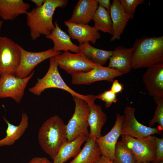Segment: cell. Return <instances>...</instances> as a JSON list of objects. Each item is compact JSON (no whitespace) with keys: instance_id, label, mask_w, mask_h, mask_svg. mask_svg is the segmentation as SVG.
<instances>
[{"instance_id":"1","label":"cell","mask_w":163,"mask_h":163,"mask_svg":"<svg viewBox=\"0 0 163 163\" xmlns=\"http://www.w3.org/2000/svg\"><path fill=\"white\" fill-rule=\"evenodd\" d=\"M68 2L67 0H45L40 7L28 11L27 24L32 40H36L42 35L46 36L50 34L55 27L53 21L56 9L65 7Z\"/></svg>"},{"instance_id":"2","label":"cell","mask_w":163,"mask_h":163,"mask_svg":"<svg viewBox=\"0 0 163 163\" xmlns=\"http://www.w3.org/2000/svg\"><path fill=\"white\" fill-rule=\"evenodd\" d=\"M132 68H147L163 62V36L143 37L133 44Z\"/></svg>"},{"instance_id":"3","label":"cell","mask_w":163,"mask_h":163,"mask_svg":"<svg viewBox=\"0 0 163 163\" xmlns=\"http://www.w3.org/2000/svg\"><path fill=\"white\" fill-rule=\"evenodd\" d=\"M38 139L42 150L53 161L61 146L67 141L66 125L57 115L49 118L40 127Z\"/></svg>"},{"instance_id":"4","label":"cell","mask_w":163,"mask_h":163,"mask_svg":"<svg viewBox=\"0 0 163 163\" xmlns=\"http://www.w3.org/2000/svg\"><path fill=\"white\" fill-rule=\"evenodd\" d=\"M58 66L54 57L50 59L49 66L45 75L37 79L35 85L29 89V91L37 96H40L46 89L50 88L60 89L69 93L73 97L76 96L84 100L88 104L94 103L96 95H83L78 93L69 87L63 79L58 69Z\"/></svg>"},{"instance_id":"5","label":"cell","mask_w":163,"mask_h":163,"mask_svg":"<svg viewBox=\"0 0 163 163\" xmlns=\"http://www.w3.org/2000/svg\"><path fill=\"white\" fill-rule=\"evenodd\" d=\"M75 104L73 114L66 125L67 139L68 142L74 140L81 134L88 135L89 133L87 118L89 112L88 104L78 97H73Z\"/></svg>"},{"instance_id":"6","label":"cell","mask_w":163,"mask_h":163,"mask_svg":"<svg viewBox=\"0 0 163 163\" xmlns=\"http://www.w3.org/2000/svg\"><path fill=\"white\" fill-rule=\"evenodd\" d=\"M20 45L10 38L0 37V76L15 75L20 63Z\"/></svg>"},{"instance_id":"7","label":"cell","mask_w":163,"mask_h":163,"mask_svg":"<svg viewBox=\"0 0 163 163\" xmlns=\"http://www.w3.org/2000/svg\"><path fill=\"white\" fill-rule=\"evenodd\" d=\"M121 135V141L131 150L136 161L141 163L155 160L156 146L155 136L151 135L137 139L126 135Z\"/></svg>"},{"instance_id":"8","label":"cell","mask_w":163,"mask_h":163,"mask_svg":"<svg viewBox=\"0 0 163 163\" xmlns=\"http://www.w3.org/2000/svg\"><path fill=\"white\" fill-rule=\"evenodd\" d=\"M54 58L58 67L71 75L89 72L97 64L81 51L75 53L64 52Z\"/></svg>"},{"instance_id":"9","label":"cell","mask_w":163,"mask_h":163,"mask_svg":"<svg viewBox=\"0 0 163 163\" xmlns=\"http://www.w3.org/2000/svg\"><path fill=\"white\" fill-rule=\"evenodd\" d=\"M135 107H132L131 105L125 108L124 117L121 128L122 135L141 139L155 134L161 133L162 131L159 126L155 128L148 127L139 122L135 117Z\"/></svg>"},{"instance_id":"10","label":"cell","mask_w":163,"mask_h":163,"mask_svg":"<svg viewBox=\"0 0 163 163\" xmlns=\"http://www.w3.org/2000/svg\"><path fill=\"white\" fill-rule=\"evenodd\" d=\"M34 72V71L27 77L23 78L11 74L0 76V98H10L17 103H20L27 84Z\"/></svg>"},{"instance_id":"11","label":"cell","mask_w":163,"mask_h":163,"mask_svg":"<svg viewBox=\"0 0 163 163\" xmlns=\"http://www.w3.org/2000/svg\"><path fill=\"white\" fill-rule=\"evenodd\" d=\"M19 48L21 53V61L15 75L22 78L28 76L40 63L62 53L61 51H54L52 48L38 52L27 51L20 46Z\"/></svg>"},{"instance_id":"12","label":"cell","mask_w":163,"mask_h":163,"mask_svg":"<svg viewBox=\"0 0 163 163\" xmlns=\"http://www.w3.org/2000/svg\"><path fill=\"white\" fill-rule=\"evenodd\" d=\"M122 75L114 69L97 64L89 72L71 75V83L73 85H88L102 81L113 82L116 77Z\"/></svg>"},{"instance_id":"13","label":"cell","mask_w":163,"mask_h":163,"mask_svg":"<svg viewBox=\"0 0 163 163\" xmlns=\"http://www.w3.org/2000/svg\"><path fill=\"white\" fill-rule=\"evenodd\" d=\"M114 125L107 134L96 139V142L100 149L101 155L105 156L110 161L114 159L116 144L119 137L121 135V125L124 115L117 113Z\"/></svg>"},{"instance_id":"14","label":"cell","mask_w":163,"mask_h":163,"mask_svg":"<svg viewBox=\"0 0 163 163\" xmlns=\"http://www.w3.org/2000/svg\"><path fill=\"white\" fill-rule=\"evenodd\" d=\"M142 79L150 96L163 98V62L147 67Z\"/></svg>"},{"instance_id":"15","label":"cell","mask_w":163,"mask_h":163,"mask_svg":"<svg viewBox=\"0 0 163 163\" xmlns=\"http://www.w3.org/2000/svg\"><path fill=\"white\" fill-rule=\"evenodd\" d=\"M65 25L68 28L67 32L71 38L77 40L79 44L90 42L96 43L101 38V34L94 26L88 24L73 23L66 21Z\"/></svg>"},{"instance_id":"16","label":"cell","mask_w":163,"mask_h":163,"mask_svg":"<svg viewBox=\"0 0 163 163\" xmlns=\"http://www.w3.org/2000/svg\"><path fill=\"white\" fill-rule=\"evenodd\" d=\"M110 15L113 25V34L110 41L120 40L129 20L133 16L126 14L119 0H113L111 4Z\"/></svg>"},{"instance_id":"17","label":"cell","mask_w":163,"mask_h":163,"mask_svg":"<svg viewBox=\"0 0 163 163\" xmlns=\"http://www.w3.org/2000/svg\"><path fill=\"white\" fill-rule=\"evenodd\" d=\"M132 47L127 48L122 46L116 47L110 57L109 68L114 69L122 75L130 72L132 66Z\"/></svg>"},{"instance_id":"18","label":"cell","mask_w":163,"mask_h":163,"mask_svg":"<svg viewBox=\"0 0 163 163\" xmlns=\"http://www.w3.org/2000/svg\"><path fill=\"white\" fill-rule=\"evenodd\" d=\"M98 6L97 0H79L68 21L77 24H88L93 20Z\"/></svg>"},{"instance_id":"19","label":"cell","mask_w":163,"mask_h":163,"mask_svg":"<svg viewBox=\"0 0 163 163\" xmlns=\"http://www.w3.org/2000/svg\"><path fill=\"white\" fill-rule=\"evenodd\" d=\"M55 27L50 34L46 36L51 40L53 43L52 48L54 51H69L77 53L80 52L78 46L73 43L69 35L62 30L59 26L57 21L54 23Z\"/></svg>"},{"instance_id":"20","label":"cell","mask_w":163,"mask_h":163,"mask_svg":"<svg viewBox=\"0 0 163 163\" xmlns=\"http://www.w3.org/2000/svg\"><path fill=\"white\" fill-rule=\"evenodd\" d=\"M88 104L89 112L87 122L90 128L88 136L97 139L101 136L102 128L107 121V116L100 106L94 103Z\"/></svg>"},{"instance_id":"21","label":"cell","mask_w":163,"mask_h":163,"mask_svg":"<svg viewBox=\"0 0 163 163\" xmlns=\"http://www.w3.org/2000/svg\"><path fill=\"white\" fill-rule=\"evenodd\" d=\"M30 7L22 0H0V17L5 20H12L21 14H26Z\"/></svg>"},{"instance_id":"22","label":"cell","mask_w":163,"mask_h":163,"mask_svg":"<svg viewBox=\"0 0 163 163\" xmlns=\"http://www.w3.org/2000/svg\"><path fill=\"white\" fill-rule=\"evenodd\" d=\"M88 135L81 134L74 140L64 143L59 150L53 163H64L72 158H75L81 150L82 144Z\"/></svg>"},{"instance_id":"23","label":"cell","mask_w":163,"mask_h":163,"mask_svg":"<svg viewBox=\"0 0 163 163\" xmlns=\"http://www.w3.org/2000/svg\"><path fill=\"white\" fill-rule=\"evenodd\" d=\"M3 118L7 125V127L5 137L0 140V147L14 144L23 135L29 125L28 117L24 112L21 114V121L18 126L10 123L5 117Z\"/></svg>"},{"instance_id":"24","label":"cell","mask_w":163,"mask_h":163,"mask_svg":"<svg viewBox=\"0 0 163 163\" xmlns=\"http://www.w3.org/2000/svg\"><path fill=\"white\" fill-rule=\"evenodd\" d=\"M95 139L88 136L82 149L69 163H94L101 155Z\"/></svg>"},{"instance_id":"25","label":"cell","mask_w":163,"mask_h":163,"mask_svg":"<svg viewBox=\"0 0 163 163\" xmlns=\"http://www.w3.org/2000/svg\"><path fill=\"white\" fill-rule=\"evenodd\" d=\"M80 51L94 63L102 66L104 65L112 55L113 51L95 48L89 42L79 44Z\"/></svg>"},{"instance_id":"26","label":"cell","mask_w":163,"mask_h":163,"mask_svg":"<svg viewBox=\"0 0 163 163\" xmlns=\"http://www.w3.org/2000/svg\"><path fill=\"white\" fill-rule=\"evenodd\" d=\"M94 27L98 31L113 34V25L110 13L104 8L98 5L93 16Z\"/></svg>"},{"instance_id":"27","label":"cell","mask_w":163,"mask_h":163,"mask_svg":"<svg viewBox=\"0 0 163 163\" xmlns=\"http://www.w3.org/2000/svg\"><path fill=\"white\" fill-rule=\"evenodd\" d=\"M135 156L131 150L122 141L117 142L112 163H134Z\"/></svg>"},{"instance_id":"28","label":"cell","mask_w":163,"mask_h":163,"mask_svg":"<svg viewBox=\"0 0 163 163\" xmlns=\"http://www.w3.org/2000/svg\"><path fill=\"white\" fill-rule=\"evenodd\" d=\"M157 107L153 117L149 122V127L153 126L155 124L158 123L159 127L163 130V98L153 97Z\"/></svg>"},{"instance_id":"29","label":"cell","mask_w":163,"mask_h":163,"mask_svg":"<svg viewBox=\"0 0 163 163\" xmlns=\"http://www.w3.org/2000/svg\"><path fill=\"white\" fill-rule=\"evenodd\" d=\"M125 12L133 16L136 8L139 5L143 4L144 0H119Z\"/></svg>"},{"instance_id":"30","label":"cell","mask_w":163,"mask_h":163,"mask_svg":"<svg viewBox=\"0 0 163 163\" xmlns=\"http://www.w3.org/2000/svg\"><path fill=\"white\" fill-rule=\"evenodd\" d=\"M96 96L97 99L105 102V106L106 108L110 107L113 103H116L118 100L117 94L110 89L106 91L96 95Z\"/></svg>"},{"instance_id":"31","label":"cell","mask_w":163,"mask_h":163,"mask_svg":"<svg viewBox=\"0 0 163 163\" xmlns=\"http://www.w3.org/2000/svg\"><path fill=\"white\" fill-rule=\"evenodd\" d=\"M156 149L153 163H158L163 160V139L155 137Z\"/></svg>"},{"instance_id":"32","label":"cell","mask_w":163,"mask_h":163,"mask_svg":"<svg viewBox=\"0 0 163 163\" xmlns=\"http://www.w3.org/2000/svg\"><path fill=\"white\" fill-rule=\"evenodd\" d=\"M124 89L123 85L119 82L117 80H115L113 82L110 90L115 94L121 92Z\"/></svg>"},{"instance_id":"33","label":"cell","mask_w":163,"mask_h":163,"mask_svg":"<svg viewBox=\"0 0 163 163\" xmlns=\"http://www.w3.org/2000/svg\"><path fill=\"white\" fill-rule=\"evenodd\" d=\"M29 163H52L45 157H36L32 158Z\"/></svg>"},{"instance_id":"34","label":"cell","mask_w":163,"mask_h":163,"mask_svg":"<svg viewBox=\"0 0 163 163\" xmlns=\"http://www.w3.org/2000/svg\"><path fill=\"white\" fill-rule=\"evenodd\" d=\"M99 5L105 8L109 13L111 4L110 0H97Z\"/></svg>"},{"instance_id":"35","label":"cell","mask_w":163,"mask_h":163,"mask_svg":"<svg viewBox=\"0 0 163 163\" xmlns=\"http://www.w3.org/2000/svg\"><path fill=\"white\" fill-rule=\"evenodd\" d=\"M94 163H112V161L105 156L101 155Z\"/></svg>"},{"instance_id":"36","label":"cell","mask_w":163,"mask_h":163,"mask_svg":"<svg viewBox=\"0 0 163 163\" xmlns=\"http://www.w3.org/2000/svg\"><path fill=\"white\" fill-rule=\"evenodd\" d=\"M45 0H31L30 1L34 4L37 8L42 6L45 2Z\"/></svg>"},{"instance_id":"37","label":"cell","mask_w":163,"mask_h":163,"mask_svg":"<svg viewBox=\"0 0 163 163\" xmlns=\"http://www.w3.org/2000/svg\"><path fill=\"white\" fill-rule=\"evenodd\" d=\"M3 24V21L2 20H0V31Z\"/></svg>"},{"instance_id":"38","label":"cell","mask_w":163,"mask_h":163,"mask_svg":"<svg viewBox=\"0 0 163 163\" xmlns=\"http://www.w3.org/2000/svg\"><path fill=\"white\" fill-rule=\"evenodd\" d=\"M140 163H150V162H147V161H144V162H141ZM158 163H163V161H162L159 162Z\"/></svg>"},{"instance_id":"39","label":"cell","mask_w":163,"mask_h":163,"mask_svg":"<svg viewBox=\"0 0 163 163\" xmlns=\"http://www.w3.org/2000/svg\"><path fill=\"white\" fill-rule=\"evenodd\" d=\"M134 163H140V162H138L136 161H135V162Z\"/></svg>"},{"instance_id":"40","label":"cell","mask_w":163,"mask_h":163,"mask_svg":"<svg viewBox=\"0 0 163 163\" xmlns=\"http://www.w3.org/2000/svg\"></svg>"}]
</instances>
